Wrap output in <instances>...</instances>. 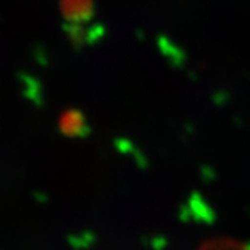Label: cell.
I'll use <instances>...</instances> for the list:
<instances>
[{
	"label": "cell",
	"mask_w": 250,
	"mask_h": 250,
	"mask_svg": "<svg viewBox=\"0 0 250 250\" xmlns=\"http://www.w3.org/2000/svg\"><path fill=\"white\" fill-rule=\"evenodd\" d=\"M197 250H250V245L231 238H214L202 243Z\"/></svg>",
	"instance_id": "cell-1"
}]
</instances>
